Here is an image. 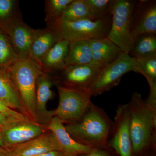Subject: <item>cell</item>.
I'll return each mask as SVG.
<instances>
[{
  "instance_id": "1",
  "label": "cell",
  "mask_w": 156,
  "mask_h": 156,
  "mask_svg": "<svg viewBox=\"0 0 156 156\" xmlns=\"http://www.w3.org/2000/svg\"><path fill=\"white\" fill-rule=\"evenodd\" d=\"M133 156H144L156 148V108L149 105L139 92L128 103Z\"/></svg>"
},
{
  "instance_id": "2",
  "label": "cell",
  "mask_w": 156,
  "mask_h": 156,
  "mask_svg": "<svg viewBox=\"0 0 156 156\" xmlns=\"http://www.w3.org/2000/svg\"><path fill=\"white\" fill-rule=\"evenodd\" d=\"M112 125L106 112L92 102L80 119L65 126L77 142L92 148H104L108 147Z\"/></svg>"
},
{
  "instance_id": "3",
  "label": "cell",
  "mask_w": 156,
  "mask_h": 156,
  "mask_svg": "<svg viewBox=\"0 0 156 156\" xmlns=\"http://www.w3.org/2000/svg\"><path fill=\"white\" fill-rule=\"evenodd\" d=\"M7 69L29 119L36 122L35 108L37 81L44 72L38 64L30 57L19 58Z\"/></svg>"
},
{
  "instance_id": "4",
  "label": "cell",
  "mask_w": 156,
  "mask_h": 156,
  "mask_svg": "<svg viewBox=\"0 0 156 156\" xmlns=\"http://www.w3.org/2000/svg\"><path fill=\"white\" fill-rule=\"evenodd\" d=\"M136 1L113 0L111 9L112 21L107 37L121 48L129 53L134 39L131 32L132 16Z\"/></svg>"
},
{
  "instance_id": "5",
  "label": "cell",
  "mask_w": 156,
  "mask_h": 156,
  "mask_svg": "<svg viewBox=\"0 0 156 156\" xmlns=\"http://www.w3.org/2000/svg\"><path fill=\"white\" fill-rule=\"evenodd\" d=\"M112 21V15L110 14L95 21L89 20L75 22L58 20L49 27L56 31L62 39L69 43L77 41H90L107 37Z\"/></svg>"
},
{
  "instance_id": "6",
  "label": "cell",
  "mask_w": 156,
  "mask_h": 156,
  "mask_svg": "<svg viewBox=\"0 0 156 156\" xmlns=\"http://www.w3.org/2000/svg\"><path fill=\"white\" fill-rule=\"evenodd\" d=\"M59 102L57 108L53 110L56 117L64 124H72L80 119L92 103L89 90L57 85Z\"/></svg>"
},
{
  "instance_id": "7",
  "label": "cell",
  "mask_w": 156,
  "mask_h": 156,
  "mask_svg": "<svg viewBox=\"0 0 156 156\" xmlns=\"http://www.w3.org/2000/svg\"><path fill=\"white\" fill-rule=\"evenodd\" d=\"M137 65L135 58L123 51L111 63L101 67L89 88L92 96H97L109 91L119 83L126 73L136 72Z\"/></svg>"
},
{
  "instance_id": "8",
  "label": "cell",
  "mask_w": 156,
  "mask_h": 156,
  "mask_svg": "<svg viewBox=\"0 0 156 156\" xmlns=\"http://www.w3.org/2000/svg\"><path fill=\"white\" fill-rule=\"evenodd\" d=\"M108 146L119 156H133L128 103L117 107Z\"/></svg>"
},
{
  "instance_id": "9",
  "label": "cell",
  "mask_w": 156,
  "mask_h": 156,
  "mask_svg": "<svg viewBox=\"0 0 156 156\" xmlns=\"http://www.w3.org/2000/svg\"><path fill=\"white\" fill-rule=\"evenodd\" d=\"M101 67L92 63L66 66L56 73L54 82H56L57 86L89 90Z\"/></svg>"
},
{
  "instance_id": "10",
  "label": "cell",
  "mask_w": 156,
  "mask_h": 156,
  "mask_svg": "<svg viewBox=\"0 0 156 156\" xmlns=\"http://www.w3.org/2000/svg\"><path fill=\"white\" fill-rule=\"evenodd\" d=\"M47 131V125L31 120L19 121L2 131V138L5 147L9 149L34 139Z\"/></svg>"
},
{
  "instance_id": "11",
  "label": "cell",
  "mask_w": 156,
  "mask_h": 156,
  "mask_svg": "<svg viewBox=\"0 0 156 156\" xmlns=\"http://www.w3.org/2000/svg\"><path fill=\"white\" fill-rule=\"evenodd\" d=\"M131 32L136 37L144 34H156V1H137L132 16Z\"/></svg>"
},
{
  "instance_id": "12",
  "label": "cell",
  "mask_w": 156,
  "mask_h": 156,
  "mask_svg": "<svg viewBox=\"0 0 156 156\" xmlns=\"http://www.w3.org/2000/svg\"><path fill=\"white\" fill-rule=\"evenodd\" d=\"M54 80L50 74L43 73L37 81L36 93L35 115L36 122L48 125L53 118V110H48L47 104L54 96L51 90Z\"/></svg>"
},
{
  "instance_id": "13",
  "label": "cell",
  "mask_w": 156,
  "mask_h": 156,
  "mask_svg": "<svg viewBox=\"0 0 156 156\" xmlns=\"http://www.w3.org/2000/svg\"><path fill=\"white\" fill-rule=\"evenodd\" d=\"M59 149L53 133L48 130L44 133L23 143L9 148L8 156H38Z\"/></svg>"
},
{
  "instance_id": "14",
  "label": "cell",
  "mask_w": 156,
  "mask_h": 156,
  "mask_svg": "<svg viewBox=\"0 0 156 156\" xmlns=\"http://www.w3.org/2000/svg\"><path fill=\"white\" fill-rule=\"evenodd\" d=\"M53 133L58 144L59 151L63 156H78L91 151L92 148L77 142L66 131L64 123L56 117H53L47 125Z\"/></svg>"
},
{
  "instance_id": "15",
  "label": "cell",
  "mask_w": 156,
  "mask_h": 156,
  "mask_svg": "<svg viewBox=\"0 0 156 156\" xmlns=\"http://www.w3.org/2000/svg\"><path fill=\"white\" fill-rule=\"evenodd\" d=\"M35 30L21 19L14 23L6 33L19 58L29 57L31 45Z\"/></svg>"
},
{
  "instance_id": "16",
  "label": "cell",
  "mask_w": 156,
  "mask_h": 156,
  "mask_svg": "<svg viewBox=\"0 0 156 156\" xmlns=\"http://www.w3.org/2000/svg\"><path fill=\"white\" fill-rule=\"evenodd\" d=\"M61 37L52 27L36 29L30 51L29 57L37 64H40L43 57Z\"/></svg>"
},
{
  "instance_id": "17",
  "label": "cell",
  "mask_w": 156,
  "mask_h": 156,
  "mask_svg": "<svg viewBox=\"0 0 156 156\" xmlns=\"http://www.w3.org/2000/svg\"><path fill=\"white\" fill-rule=\"evenodd\" d=\"M92 63L101 67L114 61L123 51L107 37L89 41Z\"/></svg>"
},
{
  "instance_id": "18",
  "label": "cell",
  "mask_w": 156,
  "mask_h": 156,
  "mask_svg": "<svg viewBox=\"0 0 156 156\" xmlns=\"http://www.w3.org/2000/svg\"><path fill=\"white\" fill-rule=\"evenodd\" d=\"M69 44L68 41L62 39L48 51L39 64L43 72L56 74L64 69Z\"/></svg>"
},
{
  "instance_id": "19",
  "label": "cell",
  "mask_w": 156,
  "mask_h": 156,
  "mask_svg": "<svg viewBox=\"0 0 156 156\" xmlns=\"http://www.w3.org/2000/svg\"><path fill=\"white\" fill-rule=\"evenodd\" d=\"M0 100L29 119L9 70L2 67H0Z\"/></svg>"
},
{
  "instance_id": "20",
  "label": "cell",
  "mask_w": 156,
  "mask_h": 156,
  "mask_svg": "<svg viewBox=\"0 0 156 156\" xmlns=\"http://www.w3.org/2000/svg\"><path fill=\"white\" fill-rule=\"evenodd\" d=\"M92 63V54L89 41L70 42L66 59V67Z\"/></svg>"
},
{
  "instance_id": "21",
  "label": "cell",
  "mask_w": 156,
  "mask_h": 156,
  "mask_svg": "<svg viewBox=\"0 0 156 156\" xmlns=\"http://www.w3.org/2000/svg\"><path fill=\"white\" fill-rule=\"evenodd\" d=\"M22 19L17 0H0V27L6 33L17 20Z\"/></svg>"
},
{
  "instance_id": "22",
  "label": "cell",
  "mask_w": 156,
  "mask_h": 156,
  "mask_svg": "<svg viewBox=\"0 0 156 156\" xmlns=\"http://www.w3.org/2000/svg\"><path fill=\"white\" fill-rule=\"evenodd\" d=\"M156 53V34H144L134 39L129 55L134 58Z\"/></svg>"
},
{
  "instance_id": "23",
  "label": "cell",
  "mask_w": 156,
  "mask_h": 156,
  "mask_svg": "<svg viewBox=\"0 0 156 156\" xmlns=\"http://www.w3.org/2000/svg\"><path fill=\"white\" fill-rule=\"evenodd\" d=\"M84 20H91L85 0H73L65 9L58 20L75 22Z\"/></svg>"
},
{
  "instance_id": "24",
  "label": "cell",
  "mask_w": 156,
  "mask_h": 156,
  "mask_svg": "<svg viewBox=\"0 0 156 156\" xmlns=\"http://www.w3.org/2000/svg\"><path fill=\"white\" fill-rule=\"evenodd\" d=\"M135 58L137 65L136 72L144 76L149 87H156V53Z\"/></svg>"
},
{
  "instance_id": "25",
  "label": "cell",
  "mask_w": 156,
  "mask_h": 156,
  "mask_svg": "<svg viewBox=\"0 0 156 156\" xmlns=\"http://www.w3.org/2000/svg\"><path fill=\"white\" fill-rule=\"evenodd\" d=\"M18 58L10 38L0 30V67L8 68Z\"/></svg>"
},
{
  "instance_id": "26",
  "label": "cell",
  "mask_w": 156,
  "mask_h": 156,
  "mask_svg": "<svg viewBox=\"0 0 156 156\" xmlns=\"http://www.w3.org/2000/svg\"><path fill=\"white\" fill-rule=\"evenodd\" d=\"M73 0H47L45 1V21L47 27L52 26L60 19L65 9Z\"/></svg>"
},
{
  "instance_id": "27",
  "label": "cell",
  "mask_w": 156,
  "mask_h": 156,
  "mask_svg": "<svg viewBox=\"0 0 156 156\" xmlns=\"http://www.w3.org/2000/svg\"><path fill=\"white\" fill-rule=\"evenodd\" d=\"M113 1V0H85L91 20H99L111 14Z\"/></svg>"
},
{
  "instance_id": "28",
  "label": "cell",
  "mask_w": 156,
  "mask_h": 156,
  "mask_svg": "<svg viewBox=\"0 0 156 156\" xmlns=\"http://www.w3.org/2000/svg\"><path fill=\"white\" fill-rule=\"evenodd\" d=\"M0 112L9 115L18 119L24 120V121L30 120L27 117L20 113L19 112L9 108L1 100H0Z\"/></svg>"
},
{
  "instance_id": "29",
  "label": "cell",
  "mask_w": 156,
  "mask_h": 156,
  "mask_svg": "<svg viewBox=\"0 0 156 156\" xmlns=\"http://www.w3.org/2000/svg\"><path fill=\"white\" fill-rule=\"evenodd\" d=\"M115 152L113 150L109 147L104 148H92L89 153L78 156H115L113 154Z\"/></svg>"
},
{
  "instance_id": "30",
  "label": "cell",
  "mask_w": 156,
  "mask_h": 156,
  "mask_svg": "<svg viewBox=\"0 0 156 156\" xmlns=\"http://www.w3.org/2000/svg\"><path fill=\"white\" fill-rule=\"evenodd\" d=\"M19 121L24 120L18 119L9 115L0 112V129H2V131Z\"/></svg>"
},
{
  "instance_id": "31",
  "label": "cell",
  "mask_w": 156,
  "mask_h": 156,
  "mask_svg": "<svg viewBox=\"0 0 156 156\" xmlns=\"http://www.w3.org/2000/svg\"><path fill=\"white\" fill-rule=\"evenodd\" d=\"M38 156H63V155L60 152L58 151H52L42 154Z\"/></svg>"
},
{
  "instance_id": "32",
  "label": "cell",
  "mask_w": 156,
  "mask_h": 156,
  "mask_svg": "<svg viewBox=\"0 0 156 156\" xmlns=\"http://www.w3.org/2000/svg\"><path fill=\"white\" fill-rule=\"evenodd\" d=\"M9 149L0 146V156H8Z\"/></svg>"
},
{
  "instance_id": "33",
  "label": "cell",
  "mask_w": 156,
  "mask_h": 156,
  "mask_svg": "<svg viewBox=\"0 0 156 156\" xmlns=\"http://www.w3.org/2000/svg\"><path fill=\"white\" fill-rule=\"evenodd\" d=\"M2 130L0 129V146L5 147L4 143L3 142L2 138Z\"/></svg>"
},
{
  "instance_id": "34",
  "label": "cell",
  "mask_w": 156,
  "mask_h": 156,
  "mask_svg": "<svg viewBox=\"0 0 156 156\" xmlns=\"http://www.w3.org/2000/svg\"></svg>"
}]
</instances>
